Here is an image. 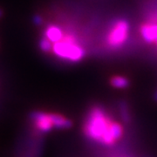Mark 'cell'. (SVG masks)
Segmentation results:
<instances>
[{
  "label": "cell",
  "instance_id": "cell-6",
  "mask_svg": "<svg viewBox=\"0 0 157 157\" xmlns=\"http://www.w3.org/2000/svg\"><path fill=\"white\" fill-rule=\"evenodd\" d=\"M51 121L53 125V128L56 129H69L73 127V122L71 120L64 117L61 114L51 113H49Z\"/></svg>",
  "mask_w": 157,
  "mask_h": 157
},
{
  "label": "cell",
  "instance_id": "cell-9",
  "mask_svg": "<svg viewBox=\"0 0 157 157\" xmlns=\"http://www.w3.org/2000/svg\"><path fill=\"white\" fill-rule=\"evenodd\" d=\"M119 111H120L121 117V120L123 121L124 123L128 124L131 121V115H130V112H129L128 105L126 101H120Z\"/></svg>",
  "mask_w": 157,
  "mask_h": 157
},
{
  "label": "cell",
  "instance_id": "cell-12",
  "mask_svg": "<svg viewBox=\"0 0 157 157\" xmlns=\"http://www.w3.org/2000/svg\"><path fill=\"white\" fill-rule=\"evenodd\" d=\"M33 23L35 25L39 26V25H43L44 19H43V17H41L40 15H34L33 17Z\"/></svg>",
  "mask_w": 157,
  "mask_h": 157
},
{
  "label": "cell",
  "instance_id": "cell-1",
  "mask_svg": "<svg viewBox=\"0 0 157 157\" xmlns=\"http://www.w3.org/2000/svg\"><path fill=\"white\" fill-rule=\"evenodd\" d=\"M112 121L107 117L103 108L93 107L88 113L84 125V132L86 137L106 146L113 145L115 140L110 133Z\"/></svg>",
  "mask_w": 157,
  "mask_h": 157
},
{
  "label": "cell",
  "instance_id": "cell-8",
  "mask_svg": "<svg viewBox=\"0 0 157 157\" xmlns=\"http://www.w3.org/2000/svg\"><path fill=\"white\" fill-rule=\"evenodd\" d=\"M110 84L114 88L125 89L129 86V79L124 76L115 75V76H113L110 79Z\"/></svg>",
  "mask_w": 157,
  "mask_h": 157
},
{
  "label": "cell",
  "instance_id": "cell-7",
  "mask_svg": "<svg viewBox=\"0 0 157 157\" xmlns=\"http://www.w3.org/2000/svg\"><path fill=\"white\" fill-rule=\"evenodd\" d=\"M45 37L48 39L52 43H56L60 41L63 37L64 33L60 27H59L56 25H49L45 30Z\"/></svg>",
  "mask_w": 157,
  "mask_h": 157
},
{
  "label": "cell",
  "instance_id": "cell-14",
  "mask_svg": "<svg viewBox=\"0 0 157 157\" xmlns=\"http://www.w3.org/2000/svg\"><path fill=\"white\" fill-rule=\"evenodd\" d=\"M3 16H4V11L0 8V18H2Z\"/></svg>",
  "mask_w": 157,
  "mask_h": 157
},
{
  "label": "cell",
  "instance_id": "cell-2",
  "mask_svg": "<svg viewBox=\"0 0 157 157\" xmlns=\"http://www.w3.org/2000/svg\"><path fill=\"white\" fill-rule=\"evenodd\" d=\"M52 52L62 59L71 62L80 61L86 56V51L78 45L73 34H64L60 41L53 44Z\"/></svg>",
  "mask_w": 157,
  "mask_h": 157
},
{
  "label": "cell",
  "instance_id": "cell-10",
  "mask_svg": "<svg viewBox=\"0 0 157 157\" xmlns=\"http://www.w3.org/2000/svg\"><path fill=\"white\" fill-rule=\"evenodd\" d=\"M110 133L114 140H120L123 134V128L118 122H112L110 125Z\"/></svg>",
  "mask_w": 157,
  "mask_h": 157
},
{
  "label": "cell",
  "instance_id": "cell-3",
  "mask_svg": "<svg viewBox=\"0 0 157 157\" xmlns=\"http://www.w3.org/2000/svg\"><path fill=\"white\" fill-rule=\"evenodd\" d=\"M129 33V24L125 19H120L109 30L107 42L111 48H119L127 41Z\"/></svg>",
  "mask_w": 157,
  "mask_h": 157
},
{
  "label": "cell",
  "instance_id": "cell-4",
  "mask_svg": "<svg viewBox=\"0 0 157 157\" xmlns=\"http://www.w3.org/2000/svg\"><path fill=\"white\" fill-rule=\"evenodd\" d=\"M35 128L40 133H49L53 128L49 113L42 111H33L29 115Z\"/></svg>",
  "mask_w": 157,
  "mask_h": 157
},
{
  "label": "cell",
  "instance_id": "cell-5",
  "mask_svg": "<svg viewBox=\"0 0 157 157\" xmlns=\"http://www.w3.org/2000/svg\"><path fill=\"white\" fill-rule=\"evenodd\" d=\"M140 33L146 43L155 44L157 41V23H145L141 25Z\"/></svg>",
  "mask_w": 157,
  "mask_h": 157
},
{
  "label": "cell",
  "instance_id": "cell-11",
  "mask_svg": "<svg viewBox=\"0 0 157 157\" xmlns=\"http://www.w3.org/2000/svg\"><path fill=\"white\" fill-rule=\"evenodd\" d=\"M39 49L45 53H48L52 52V47H53V43H52L48 39L45 37L41 38L39 42Z\"/></svg>",
  "mask_w": 157,
  "mask_h": 157
},
{
  "label": "cell",
  "instance_id": "cell-13",
  "mask_svg": "<svg viewBox=\"0 0 157 157\" xmlns=\"http://www.w3.org/2000/svg\"><path fill=\"white\" fill-rule=\"evenodd\" d=\"M154 100L155 102H157V90L155 91V94H154Z\"/></svg>",
  "mask_w": 157,
  "mask_h": 157
}]
</instances>
